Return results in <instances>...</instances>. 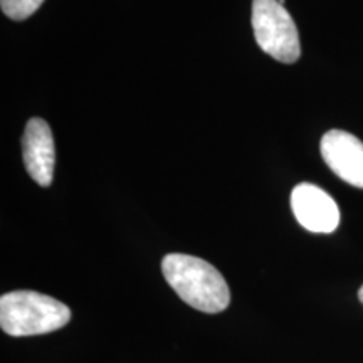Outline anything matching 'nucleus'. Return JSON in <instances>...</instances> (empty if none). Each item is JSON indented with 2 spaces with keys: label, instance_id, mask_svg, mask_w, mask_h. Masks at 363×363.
Instances as JSON below:
<instances>
[{
  "label": "nucleus",
  "instance_id": "nucleus-1",
  "mask_svg": "<svg viewBox=\"0 0 363 363\" xmlns=\"http://www.w3.org/2000/svg\"><path fill=\"white\" fill-rule=\"evenodd\" d=\"M162 271L167 283L189 306L203 313H219L229 306V286L214 266L189 254L163 257Z\"/></svg>",
  "mask_w": 363,
  "mask_h": 363
},
{
  "label": "nucleus",
  "instance_id": "nucleus-2",
  "mask_svg": "<svg viewBox=\"0 0 363 363\" xmlns=\"http://www.w3.org/2000/svg\"><path fill=\"white\" fill-rule=\"evenodd\" d=\"M71 320L65 303L35 291H11L0 298V326L11 337H33L61 330Z\"/></svg>",
  "mask_w": 363,
  "mask_h": 363
},
{
  "label": "nucleus",
  "instance_id": "nucleus-3",
  "mask_svg": "<svg viewBox=\"0 0 363 363\" xmlns=\"http://www.w3.org/2000/svg\"><path fill=\"white\" fill-rule=\"evenodd\" d=\"M252 29L259 48L276 61L284 65L298 61L301 44L296 24L278 0H254Z\"/></svg>",
  "mask_w": 363,
  "mask_h": 363
},
{
  "label": "nucleus",
  "instance_id": "nucleus-4",
  "mask_svg": "<svg viewBox=\"0 0 363 363\" xmlns=\"http://www.w3.org/2000/svg\"><path fill=\"white\" fill-rule=\"evenodd\" d=\"M293 214L306 230L330 234L340 224L337 202L323 189L313 184H299L291 194Z\"/></svg>",
  "mask_w": 363,
  "mask_h": 363
},
{
  "label": "nucleus",
  "instance_id": "nucleus-5",
  "mask_svg": "<svg viewBox=\"0 0 363 363\" xmlns=\"http://www.w3.org/2000/svg\"><path fill=\"white\" fill-rule=\"evenodd\" d=\"M321 157L335 175L363 189V143L343 130H330L321 138Z\"/></svg>",
  "mask_w": 363,
  "mask_h": 363
},
{
  "label": "nucleus",
  "instance_id": "nucleus-6",
  "mask_svg": "<svg viewBox=\"0 0 363 363\" xmlns=\"http://www.w3.org/2000/svg\"><path fill=\"white\" fill-rule=\"evenodd\" d=\"M22 155L30 179L38 182L40 187H49L54 175L56 150L52 131L40 118H33L26 126L22 136Z\"/></svg>",
  "mask_w": 363,
  "mask_h": 363
},
{
  "label": "nucleus",
  "instance_id": "nucleus-7",
  "mask_svg": "<svg viewBox=\"0 0 363 363\" xmlns=\"http://www.w3.org/2000/svg\"><path fill=\"white\" fill-rule=\"evenodd\" d=\"M44 0H0L2 12L12 21H24L43 6Z\"/></svg>",
  "mask_w": 363,
  "mask_h": 363
},
{
  "label": "nucleus",
  "instance_id": "nucleus-8",
  "mask_svg": "<svg viewBox=\"0 0 363 363\" xmlns=\"http://www.w3.org/2000/svg\"><path fill=\"white\" fill-rule=\"evenodd\" d=\"M358 298H360V301L363 303V286L360 288V291H358Z\"/></svg>",
  "mask_w": 363,
  "mask_h": 363
}]
</instances>
